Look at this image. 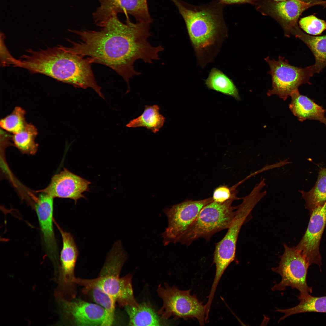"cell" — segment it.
<instances>
[{"label":"cell","instance_id":"7402d4cb","mask_svg":"<svg viewBox=\"0 0 326 326\" xmlns=\"http://www.w3.org/2000/svg\"><path fill=\"white\" fill-rule=\"evenodd\" d=\"M207 88L224 94L240 99L238 90L232 81L220 70L213 68L205 81Z\"/></svg>","mask_w":326,"mask_h":326},{"label":"cell","instance_id":"e0dca14e","mask_svg":"<svg viewBox=\"0 0 326 326\" xmlns=\"http://www.w3.org/2000/svg\"><path fill=\"white\" fill-rule=\"evenodd\" d=\"M290 96L292 101L289 107L294 115L299 120L303 121L306 119L319 121L326 125L325 111L307 97L301 95L298 89L293 92Z\"/></svg>","mask_w":326,"mask_h":326},{"label":"cell","instance_id":"ac0fdd59","mask_svg":"<svg viewBox=\"0 0 326 326\" xmlns=\"http://www.w3.org/2000/svg\"><path fill=\"white\" fill-rule=\"evenodd\" d=\"M303 42L310 49L315 59L313 65L315 73H319L326 66V35L313 36L307 34L299 27L293 35Z\"/></svg>","mask_w":326,"mask_h":326},{"label":"cell","instance_id":"52a82bcc","mask_svg":"<svg viewBox=\"0 0 326 326\" xmlns=\"http://www.w3.org/2000/svg\"><path fill=\"white\" fill-rule=\"evenodd\" d=\"M163 305L158 312L160 318L167 319L171 317L177 320L197 319L200 325L205 324V305L199 301L196 295H191L190 290H182L175 286L165 284V287L159 285L157 289Z\"/></svg>","mask_w":326,"mask_h":326},{"label":"cell","instance_id":"2e32d148","mask_svg":"<svg viewBox=\"0 0 326 326\" xmlns=\"http://www.w3.org/2000/svg\"><path fill=\"white\" fill-rule=\"evenodd\" d=\"M91 183L66 168L55 175L45 188L37 192L47 193L53 198H69L76 204L78 200L85 197L83 193L89 190Z\"/></svg>","mask_w":326,"mask_h":326},{"label":"cell","instance_id":"5bb4252c","mask_svg":"<svg viewBox=\"0 0 326 326\" xmlns=\"http://www.w3.org/2000/svg\"><path fill=\"white\" fill-rule=\"evenodd\" d=\"M35 205V208L41 228L46 253L54 267V274H58L59 263L58 248L53 225V198L41 192Z\"/></svg>","mask_w":326,"mask_h":326},{"label":"cell","instance_id":"484cf974","mask_svg":"<svg viewBox=\"0 0 326 326\" xmlns=\"http://www.w3.org/2000/svg\"><path fill=\"white\" fill-rule=\"evenodd\" d=\"M25 114V111L21 107H15L10 114L0 120L1 127L13 134L20 132L24 129L27 123Z\"/></svg>","mask_w":326,"mask_h":326},{"label":"cell","instance_id":"d4e9b609","mask_svg":"<svg viewBox=\"0 0 326 326\" xmlns=\"http://www.w3.org/2000/svg\"><path fill=\"white\" fill-rule=\"evenodd\" d=\"M85 295H89L94 302L104 308L106 316L103 326H111L115 318L116 302L108 295L99 288L93 287L82 291Z\"/></svg>","mask_w":326,"mask_h":326},{"label":"cell","instance_id":"4316f807","mask_svg":"<svg viewBox=\"0 0 326 326\" xmlns=\"http://www.w3.org/2000/svg\"><path fill=\"white\" fill-rule=\"evenodd\" d=\"M299 24L300 27L306 33L312 35H320L326 30V22L314 15L301 18Z\"/></svg>","mask_w":326,"mask_h":326},{"label":"cell","instance_id":"9a60e30c","mask_svg":"<svg viewBox=\"0 0 326 326\" xmlns=\"http://www.w3.org/2000/svg\"><path fill=\"white\" fill-rule=\"evenodd\" d=\"M99 6L93 13V18L99 26L113 14L124 13L133 16L136 22L150 24L152 22L148 10L147 0H97Z\"/></svg>","mask_w":326,"mask_h":326},{"label":"cell","instance_id":"8fae6325","mask_svg":"<svg viewBox=\"0 0 326 326\" xmlns=\"http://www.w3.org/2000/svg\"><path fill=\"white\" fill-rule=\"evenodd\" d=\"M56 302L60 318L55 325L103 326L106 312L101 306L76 298Z\"/></svg>","mask_w":326,"mask_h":326},{"label":"cell","instance_id":"cb8c5ba5","mask_svg":"<svg viewBox=\"0 0 326 326\" xmlns=\"http://www.w3.org/2000/svg\"><path fill=\"white\" fill-rule=\"evenodd\" d=\"M37 134L35 126L27 123L23 130L13 134L12 140L14 145L21 153L34 155L36 153L38 147L35 142Z\"/></svg>","mask_w":326,"mask_h":326},{"label":"cell","instance_id":"8992f818","mask_svg":"<svg viewBox=\"0 0 326 326\" xmlns=\"http://www.w3.org/2000/svg\"><path fill=\"white\" fill-rule=\"evenodd\" d=\"M232 198L220 203L213 201L204 206L179 242L189 246L194 241L203 238L207 241L216 233L228 229L236 213Z\"/></svg>","mask_w":326,"mask_h":326},{"label":"cell","instance_id":"83f0119b","mask_svg":"<svg viewBox=\"0 0 326 326\" xmlns=\"http://www.w3.org/2000/svg\"><path fill=\"white\" fill-rule=\"evenodd\" d=\"M238 186L236 184L229 188L226 186L222 185L217 187L214 190L212 197L213 201L222 203L232 198L241 199L236 197L238 191L236 188Z\"/></svg>","mask_w":326,"mask_h":326},{"label":"cell","instance_id":"277c9868","mask_svg":"<svg viewBox=\"0 0 326 326\" xmlns=\"http://www.w3.org/2000/svg\"><path fill=\"white\" fill-rule=\"evenodd\" d=\"M128 257L121 242L114 243L107 257L98 276L85 279L75 277L74 282L82 286V291L97 287L109 296L120 307L139 305L134 296L132 276L128 274L120 277L122 267Z\"/></svg>","mask_w":326,"mask_h":326},{"label":"cell","instance_id":"ba28073f","mask_svg":"<svg viewBox=\"0 0 326 326\" xmlns=\"http://www.w3.org/2000/svg\"><path fill=\"white\" fill-rule=\"evenodd\" d=\"M284 252L280 257L279 266L272 270L280 275L281 281L272 288L273 291H282L290 286L299 292L298 298H302L312 292V287L307 282L308 270L309 266L296 247L283 244Z\"/></svg>","mask_w":326,"mask_h":326},{"label":"cell","instance_id":"5b68a950","mask_svg":"<svg viewBox=\"0 0 326 326\" xmlns=\"http://www.w3.org/2000/svg\"><path fill=\"white\" fill-rule=\"evenodd\" d=\"M263 197L262 193L253 189L249 194L242 198V202L237 206L236 214L227 233L216 244L213 260L216 267V280H220L227 267L235 260L237 241L241 226L254 207Z\"/></svg>","mask_w":326,"mask_h":326},{"label":"cell","instance_id":"44dd1931","mask_svg":"<svg viewBox=\"0 0 326 326\" xmlns=\"http://www.w3.org/2000/svg\"><path fill=\"white\" fill-rule=\"evenodd\" d=\"M298 299L299 303L295 307L286 309H277L276 311L284 314L278 322L294 314L308 312L326 313V296L315 297L310 294Z\"/></svg>","mask_w":326,"mask_h":326},{"label":"cell","instance_id":"4fadbf2b","mask_svg":"<svg viewBox=\"0 0 326 326\" xmlns=\"http://www.w3.org/2000/svg\"><path fill=\"white\" fill-rule=\"evenodd\" d=\"M310 213L311 216L306 230L296 247L309 266L316 264L321 268L322 258L319 246L326 225V202L315 208Z\"/></svg>","mask_w":326,"mask_h":326},{"label":"cell","instance_id":"f546056e","mask_svg":"<svg viewBox=\"0 0 326 326\" xmlns=\"http://www.w3.org/2000/svg\"><path fill=\"white\" fill-rule=\"evenodd\" d=\"M275 1H282L288 0H272ZM306 2L316 4L317 5H324L325 3L326 0H294Z\"/></svg>","mask_w":326,"mask_h":326},{"label":"cell","instance_id":"d6986e66","mask_svg":"<svg viewBox=\"0 0 326 326\" xmlns=\"http://www.w3.org/2000/svg\"><path fill=\"white\" fill-rule=\"evenodd\" d=\"M129 318V325L160 326L161 319L149 304L143 302L136 307H125Z\"/></svg>","mask_w":326,"mask_h":326},{"label":"cell","instance_id":"7c38bea8","mask_svg":"<svg viewBox=\"0 0 326 326\" xmlns=\"http://www.w3.org/2000/svg\"><path fill=\"white\" fill-rule=\"evenodd\" d=\"M255 5L257 10L263 15L275 19L282 27L285 36L288 37L299 27L297 21L302 14L317 5L294 0H259Z\"/></svg>","mask_w":326,"mask_h":326},{"label":"cell","instance_id":"9c48e42d","mask_svg":"<svg viewBox=\"0 0 326 326\" xmlns=\"http://www.w3.org/2000/svg\"><path fill=\"white\" fill-rule=\"evenodd\" d=\"M270 68L272 87L269 90L268 95L276 94L284 100L303 84L308 83L310 78L315 73L313 65L305 68L298 67L290 65L284 57L279 56L278 59H265Z\"/></svg>","mask_w":326,"mask_h":326},{"label":"cell","instance_id":"7a4b0ae2","mask_svg":"<svg viewBox=\"0 0 326 326\" xmlns=\"http://www.w3.org/2000/svg\"><path fill=\"white\" fill-rule=\"evenodd\" d=\"M84 57L60 45L45 50H28V53L22 56L20 66L31 73L43 74L75 88H90L104 99L92 70L93 60Z\"/></svg>","mask_w":326,"mask_h":326},{"label":"cell","instance_id":"ffe728a7","mask_svg":"<svg viewBox=\"0 0 326 326\" xmlns=\"http://www.w3.org/2000/svg\"><path fill=\"white\" fill-rule=\"evenodd\" d=\"M159 111L160 107L157 105H145L142 114L131 120L126 126L130 128L144 127L154 133H157L163 126L165 119Z\"/></svg>","mask_w":326,"mask_h":326},{"label":"cell","instance_id":"3957f363","mask_svg":"<svg viewBox=\"0 0 326 326\" xmlns=\"http://www.w3.org/2000/svg\"><path fill=\"white\" fill-rule=\"evenodd\" d=\"M183 18L191 44L199 62L203 66L227 36L224 18L225 5L217 1L200 5L182 0H171Z\"/></svg>","mask_w":326,"mask_h":326},{"label":"cell","instance_id":"6da1fadb","mask_svg":"<svg viewBox=\"0 0 326 326\" xmlns=\"http://www.w3.org/2000/svg\"><path fill=\"white\" fill-rule=\"evenodd\" d=\"M149 24L136 22L128 16L123 23L114 14L99 27L98 31L70 30L80 40H69V51L91 59L93 63L111 68L121 76L128 85L130 80L140 73L135 70L134 63L141 59L151 64L159 59V53L164 50L161 46H154L148 39L151 36Z\"/></svg>","mask_w":326,"mask_h":326},{"label":"cell","instance_id":"30bf717a","mask_svg":"<svg viewBox=\"0 0 326 326\" xmlns=\"http://www.w3.org/2000/svg\"><path fill=\"white\" fill-rule=\"evenodd\" d=\"M213 201L212 197L198 200H187L164 209L163 211L168 225L161 234L164 245L179 242L201 209Z\"/></svg>","mask_w":326,"mask_h":326},{"label":"cell","instance_id":"603a6c76","mask_svg":"<svg viewBox=\"0 0 326 326\" xmlns=\"http://www.w3.org/2000/svg\"><path fill=\"white\" fill-rule=\"evenodd\" d=\"M299 192L305 201V207L310 213L316 207L324 205L326 202V168L319 170L317 181L310 190Z\"/></svg>","mask_w":326,"mask_h":326},{"label":"cell","instance_id":"f1b7e54d","mask_svg":"<svg viewBox=\"0 0 326 326\" xmlns=\"http://www.w3.org/2000/svg\"><path fill=\"white\" fill-rule=\"evenodd\" d=\"M220 3L223 4L231 5L249 3L255 5L259 0H216Z\"/></svg>","mask_w":326,"mask_h":326}]
</instances>
